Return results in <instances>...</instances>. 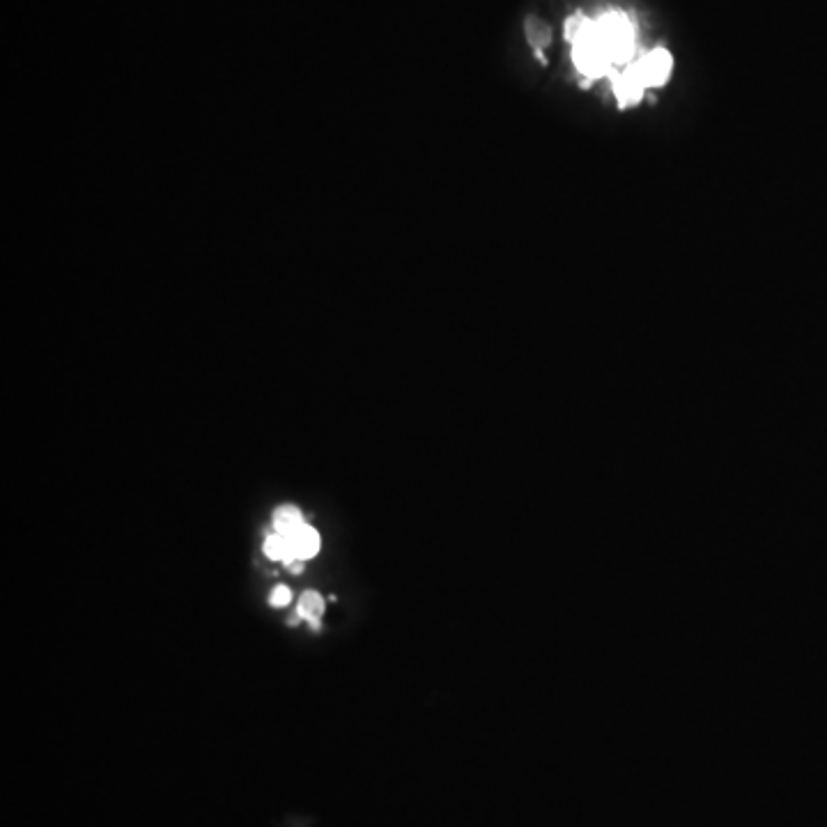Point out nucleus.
<instances>
[{"mask_svg":"<svg viewBox=\"0 0 827 827\" xmlns=\"http://www.w3.org/2000/svg\"><path fill=\"white\" fill-rule=\"evenodd\" d=\"M285 568H288L292 575H301V573H304V568H306V561H304V559H295V561H290Z\"/></svg>","mask_w":827,"mask_h":827,"instance_id":"obj_8","label":"nucleus"},{"mask_svg":"<svg viewBox=\"0 0 827 827\" xmlns=\"http://www.w3.org/2000/svg\"><path fill=\"white\" fill-rule=\"evenodd\" d=\"M598 28L602 49H605L609 63H628L635 53V30L623 14H605L600 21H595Z\"/></svg>","mask_w":827,"mask_h":827,"instance_id":"obj_1","label":"nucleus"},{"mask_svg":"<svg viewBox=\"0 0 827 827\" xmlns=\"http://www.w3.org/2000/svg\"><path fill=\"white\" fill-rule=\"evenodd\" d=\"M290 600H292V593H290L288 586H276V589L272 591V595H269V602H272V607H288Z\"/></svg>","mask_w":827,"mask_h":827,"instance_id":"obj_7","label":"nucleus"},{"mask_svg":"<svg viewBox=\"0 0 827 827\" xmlns=\"http://www.w3.org/2000/svg\"><path fill=\"white\" fill-rule=\"evenodd\" d=\"M628 72L635 76L644 88H648V85H662L671 72V58L667 51H653L641 58L639 63L628 67Z\"/></svg>","mask_w":827,"mask_h":827,"instance_id":"obj_2","label":"nucleus"},{"mask_svg":"<svg viewBox=\"0 0 827 827\" xmlns=\"http://www.w3.org/2000/svg\"><path fill=\"white\" fill-rule=\"evenodd\" d=\"M322 612H324V600H322L320 593L306 591L304 595H301L297 614H299L301 618H304V621H308V623H311V621H320Z\"/></svg>","mask_w":827,"mask_h":827,"instance_id":"obj_5","label":"nucleus"},{"mask_svg":"<svg viewBox=\"0 0 827 827\" xmlns=\"http://www.w3.org/2000/svg\"><path fill=\"white\" fill-rule=\"evenodd\" d=\"M288 538H290L292 552L283 559L285 566L295 559H304V561L311 559V556H315L320 550V536L315 533V529L308 527V524H301V527L295 533H290Z\"/></svg>","mask_w":827,"mask_h":827,"instance_id":"obj_3","label":"nucleus"},{"mask_svg":"<svg viewBox=\"0 0 827 827\" xmlns=\"http://www.w3.org/2000/svg\"><path fill=\"white\" fill-rule=\"evenodd\" d=\"M301 524H304V517H301V510L295 506H281L276 508L274 513V531L281 533V536H290L295 533Z\"/></svg>","mask_w":827,"mask_h":827,"instance_id":"obj_4","label":"nucleus"},{"mask_svg":"<svg viewBox=\"0 0 827 827\" xmlns=\"http://www.w3.org/2000/svg\"><path fill=\"white\" fill-rule=\"evenodd\" d=\"M299 618H301L299 614H297V616H290V618H288V625H297Z\"/></svg>","mask_w":827,"mask_h":827,"instance_id":"obj_9","label":"nucleus"},{"mask_svg":"<svg viewBox=\"0 0 827 827\" xmlns=\"http://www.w3.org/2000/svg\"><path fill=\"white\" fill-rule=\"evenodd\" d=\"M290 552H292V547H290V538H288V536H281V533H272V536H269V538L265 540V554H267V559L283 561L285 556H288Z\"/></svg>","mask_w":827,"mask_h":827,"instance_id":"obj_6","label":"nucleus"}]
</instances>
